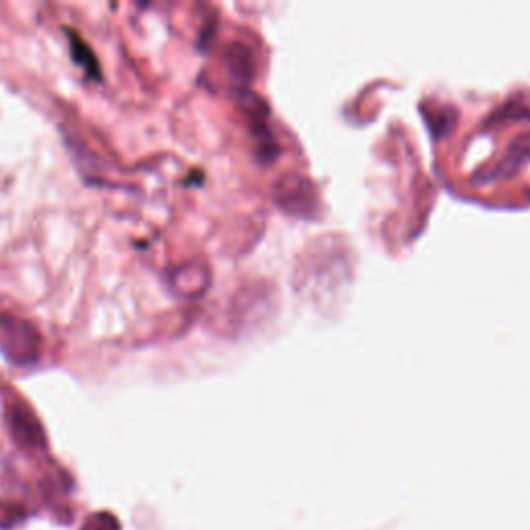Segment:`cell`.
<instances>
[{
  "label": "cell",
  "mask_w": 530,
  "mask_h": 530,
  "mask_svg": "<svg viewBox=\"0 0 530 530\" xmlns=\"http://www.w3.org/2000/svg\"><path fill=\"white\" fill-rule=\"evenodd\" d=\"M0 352L17 367L34 365L42 355V338L29 321L0 315Z\"/></svg>",
  "instance_id": "cell-1"
},
{
  "label": "cell",
  "mask_w": 530,
  "mask_h": 530,
  "mask_svg": "<svg viewBox=\"0 0 530 530\" xmlns=\"http://www.w3.org/2000/svg\"><path fill=\"white\" fill-rule=\"evenodd\" d=\"M276 201L286 212L307 218L317 210V193L313 185L299 174H286L276 185Z\"/></svg>",
  "instance_id": "cell-2"
},
{
  "label": "cell",
  "mask_w": 530,
  "mask_h": 530,
  "mask_svg": "<svg viewBox=\"0 0 530 530\" xmlns=\"http://www.w3.org/2000/svg\"><path fill=\"white\" fill-rule=\"evenodd\" d=\"M7 425L19 446L27 450H42L46 446V435L40 421L23 402L15 400L7 406Z\"/></svg>",
  "instance_id": "cell-3"
},
{
  "label": "cell",
  "mask_w": 530,
  "mask_h": 530,
  "mask_svg": "<svg viewBox=\"0 0 530 530\" xmlns=\"http://www.w3.org/2000/svg\"><path fill=\"white\" fill-rule=\"evenodd\" d=\"M528 158H530V133H524L510 143L506 158L497 166V174L512 176Z\"/></svg>",
  "instance_id": "cell-4"
},
{
  "label": "cell",
  "mask_w": 530,
  "mask_h": 530,
  "mask_svg": "<svg viewBox=\"0 0 530 530\" xmlns=\"http://www.w3.org/2000/svg\"><path fill=\"white\" fill-rule=\"evenodd\" d=\"M226 63L228 69L232 71L234 77L239 79H247L253 75V61H251V54L247 52L245 46L241 44H232L226 52Z\"/></svg>",
  "instance_id": "cell-5"
},
{
  "label": "cell",
  "mask_w": 530,
  "mask_h": 530,
  "mask_svg": "<svg viewBox=\"0 0 530 530\" xmlns=\"http://www.w3.org/2000/svg\"><path fill=\"white\" fill-rule=\"evenodd\" d=\"M81 530H121V524L108 512H96L83 522Z\"/></svg>",
  "instance_id": "cell-6"
}]
</instances>
